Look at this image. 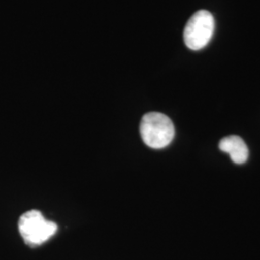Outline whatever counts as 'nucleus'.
I'll list each match as a JSON object with an SVG mask.
<instances>
[{
  "label": "nucleus",
  "mask_w": 260,
  "mask_h": 260,
  "mask_svg": "<svg viewBox=\"0 0 260 260\" xmlns=\"http://www.w3.org/2000/svg\"><path fill=\"white\" fill-rule=\"evenodd\" d=\"M140 134L144 143L149 148L163 149L174 139L175 126L166 115L159 112H150L142 118Z\"/></svg>",
  "instance_id": "nucleus-1"
},
{
  "label": "nucleus",
  "mask_w": 260,
  "mask_h": 260,
  "mask_svg": "<svg viewBox=\"0 0 260 260\" xmlns=\"http://www.w3.org/2000/svg\"><path fill=\"white\" fill-rule=\"evenodd\" d=\"M215 22L212 14L200 10L189 19L184 28V43L192 50H200L206 47L213 36Z\"/></svg>",
  "instance_id": "nucleus-3"
},
{
  "label": "nucleus",
  "mask_w": 260,
  "mask_h": 260,
  "mask_svg": "<svg viewBox=\"0 0 260 260\" xmlns=\"http://www.w3.org/2000/svg\"><path fill=\"white\" fill-rule=\"evenodd\" d=\"M57 229L54 222L47 220L38 210L27 211L19 218V233L30 247L40 246L47 242L55 234Z\"/></svg>",
  "instance_id": "nucleus-2"
},
{
  "label": "nucleus",
  "mask_w": 260,
  "mask_h": 260,
  "mask_svg": "<svg viewBox=\"0 0 260 260\" xmlns=\"http://www.w3.org/2000/svg\"><path fill=\"white\" fill-rule=\"evenodd\" d=\"M219 149L229 153L235 164H244L249 158V149L241 137L231 135L224 137L219 143Z\"/></svg>",
  "instance_id": "nucleus-4"
}]
</instances>
